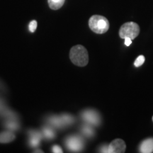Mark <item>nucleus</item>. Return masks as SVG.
<instances>
[{
	"label": "nucleus",
	"instance_id": "obj_1",
	"mask_svg": "<svg viewBox=\"0 0 153 153\" xmlns=\"http://www.w3.org/2000/svg\"><path fill=\"white\" fill-rule=\"evenodd\" d=\"M70 58L76 66L85 67L89 62V55L87 49L81 45L72 47L70 52Z\"/></svg>",
	"mask_w": 153,
	"mask_h": 153
},
{
	"label": "nucleus",
	"instance_id": "obj_20",
	"mask_svg": "<svg viewBox=\"0 0 153 153\" xmlns=\"http://www.w3.org/2000/svg\"><path fill=\"white\" fill-rule=\"evenodd\" d=\"M132 43V40L130 38H125V45L126 46H129L131 45V44Z\"/></svg>",
	"mask_w": 153,
	"mask_h": 153
},
{
	"label": "nucleus",
	"instance_id": "obj_16",
	"mask_svg": "<svg viewBox=\"0 0 153 153\" xmlns=\"http://www.w3.org/2000/svg\"><path fill=\"white\" fill-rule=\"evenodd\" d=\"M145 57L143 55H140V56L137 57L136 60H135V62H134V65L137 67H137L141 66L145 62Z\"/></svg>",
	"mask_w": 153,
	"mask_h": 153
},
{
	"label": "nucleus",
	"instance_id": "obj_4",
	"mask_svg": "<svg viewBox=\"0 0 153 153\" xmlns=\"http://www.w3.org/2000/svg\"><path fill=\"white\" fill-rule=\"evenodd\" d=\"M67 148L71 152H79L84 148V140L79 135H72L65 140Z\"/></svg>",
	"mask_w": 153,
	"mask_h": 153
},
{
	"label": "nucleus",
	"instance_id": "obj_13",
	"mask_svg": "<svg viewBox=\"0 0 153 153\" xmlns=\"http://www.w3.org/2000/svg\"><path fill=\"white\" fill-rule=\"evenodd\" d=\"M65 0H48L50 8L53 10H57L60 9L64 4Z\"/></svg>",
	"mask_w": 153,
	"mask_h": 153
},
{
	"label": "nucleus",
	"instance_id": "obj_6",
	"mask_svg": "<svg viewBox=\"0 0 153 153\" xmlns=\"http://www.w3.org/2000/svg\"><path fill=\"white\" fill-rule=\"evenodd\" d=\"M126 149V143L122 139H115L108 145V153H123Z\"/></svg>",
	"mask_w": 153,
	"mask_h": 153
},
{
	"label": "nucleus",
	"instance_id": "obj_11",
	"mask_svg": "<svg viewBox=\"0 0 153 153\" xmlns=\"http://www.w3.org/2000/svg\"><path fill=\"white\" fill-rule=\"evenodd\" d=\"M41 133L43 137L47 140H53L55 137V132L52 127L44 126L42 128Z\"/></svg>",
	"mask_w": 153,
	"mask_h": 153
},
{
	"label": "nucleus",
	"instance_id": "obj_8",
	"mask_svg": "<svg viewBox=\"0 0 153 153\" xmlns=\"http://www.w3.org/2000/svg\"><path fill=\"white\" fill-rule=\"evenodd\" d=\"M47 122L50 125L52 126L53 127L55 128H63L65 127V124L63 119L61 116H51L47 118Z\"/></svg>",
	"mask_w": 153,
	"mask_h": 153
},
{
	"label": "nucleus",
	"instance_id": "obj_21",
	"mask_svg": "<svg viewBox=\"0 0 153 153\" xmlns=\"http://www.w3.org/2000/svg\"><path fill=\"white\" fill-rule=\"evenodd\" d=\"M35 152H43V151H42L41 150H37L35 151Z\"/></svg>",
	"mask_w": 153,
	"mask_h": 153
},
{
	"label": "nucleus",
	"instance_id": "obj_14",
	"mask_svg": "<svg viewBox=\"0 0 153 153\" xmlns=\"http://www.w3.org/2000/svg\"><path fill=\"white\" fill-rule=\"evenodd\" d=\"M81 131L82 133H83L85 136H87L88 137H91L94 135V131L92 128L89 126H83L82 127Z\"/></svg>",
	"mask_w": 153,
	"mask_h": 153
},
{
	"label": "nucleus",
	"instance_id": "obj_7",
	"mask_svg": "<svg viewBox=\"0 0 153 153\" xmlns=\"http://www.w3.org/2000/svg\"><path fill=\"white\" fill-rule=\"evenodd\" d=\"M28 145L31 148H36L40 145L41 140L43 139V135L42 133L36 130H29L28 131Z\"/></svg>",
	"mask_w": 153,
	"mask_h": 153
},
{
	"label": "nucleus",
	"instance_id": "obj_19",
	"mask_svg": "<svg viewBox=\"0 0 153 153\" xmlns=\"http://www.w3.org/2000/svg\"><path fill=\"white\" fill-rule=\"evenodd\" d=\"M100 152H108V145H104L101 146L100 148Z\"/></svg>",
	"mask_w": 153,
	"mask_h": 153
},
{
	"label": "nucleus",
	"instance_id": "obj_17",
	"mask_svg": "<svg viewBox=\"0 0 153 153\" xmlns=\"http://www.w3.org/2000/svg\"><path fill=\"white\" fill-rule=\"evenodd\" d=\"M37 28V22L35 20L31 21L29 23V25H28V29H29V31L31 32V33H33L35 32V30Z\"/></svg>",
	"mask_w": 153,
	"mask_h": 153
},
{
	"label": "nucleus",
	"instance_id": "obj_3",
	"mask_svg": "<svg viewBox=\"0 0 153 153\" xmlns=\"http://www.w3.org/2000/svg\"><path fill=\"white\" fill-rule=\"evenodd\" d=\"M140 33V26L135 22H127L123 24L120 28L119 36L123 39L130 38L131 40L135 39Z\"/></svg>",
	"mask_w": 153,
	"mask_h": 153
},
{
	"label": "nucleus",
	"instance_id": "obj_12",
	"mask_svg": "<svg viewBox=\"0 0 153 153\" xmlns=\"http://www.w3.org/2000/svg\"><path fill=\"white\" fill-rule=\"evenodd\" d=\"M4 125L6 128L12 131H16L17 130H19V128H20V126H19V123L18 122L13 120L12 119L5 121Z\"/></svg>",
	"mask_w": 153,
	"mask_h": 153
},
{
	"label": "nucleus",
	"instance_id": "obj_10",
	"mask_svg": "<svg viewBox=\"0 0 153 153\" xmlns=\"http://www.w3.org/2000/svg\"><path fill=\"white\" fill-rule=\"evenodd\" d=\"M16 137L12 132L6 131L0 133V143H9L13 141Z\"/></svg>",
	"mask_w": 153,
	"mask_h": 153
},
{
	"label": "nucleus",
	"instance_id": "obj_9",
	"mask_svg": "<svg viewBox=\"0 0 153 153\" xmlns=\"http://www.w3.org/2000/svg\"><path fill=\"white\" fill-rule=\"evenodd\" d=\"M139 150L142 153L153 152V137L144 140L140 145Z\"/></svg>",
	"mask_w": 153,
	"mask_h": 153
},
{
	"label": "nucleus",
	"instance_id": "obj_22",
	"mask_svg": "<svg viewBox=\"0 0 153 153\" xmlns=\"http://www.w3.org/2000/svg\"><path fill=\"white\" fill-rule=\"evenodd\" d=\"M152 121H153V116H152Z\"/></svg>",
	"mask_w": 153,
	"mask_h": 153
},
{
	"label": "nucleus",
	"instance_id": "obj_5",
	"mask_svg": "<svg viewBox=\"0 0 153 153\" xmlns=\"http://www.w3.org/2000/svg\"><path fill=\"white\" fill-rule=\"evenodd\" d=\"M82 119L87 123L93 126H98L101 123V117L99 113L95 110L87 109L82 112Z\"/></svg>",
	"mask_w": 153,
	"mask_h": 153
},
{
	"label": "nucleus",
	"instance_id": "obj_18",
	"mask_svg": "<svg viewBox=\"0 0 153 153\" xmlns=\"http://www.w3.org/2000/svg\"><path fill=\"white\" fill-rule=\"evenodd\" d=\"M51 150H52L53 152H55V153L63 152L62 148H61L59 146V145H53V146L52 147V148H51Z\"/></svg>",
	"mask_w": 153,
	"mask_h": 153
},
{
	"label": "nucleus",
	"instance_id": "obj_15",
	"mask_svg": "<svg viewBox=\"0 0 153 153\" xmlns=\"http://www.w3.org/2000/svg\"><path fill=\"white\" fill-rule=\"evenodd\" d=\"M61 116H62V119H63V121H64L65 124V126H70L74 122V118L70 114H62L61 115Z\"/></svg>",
	"mask_w": 153,
	"mask_h": 153
},
{
	"label": "nucleus",
	"instance_id": "obj_2",
	"mask_svg": "<svg viewBox=\"0 0 153 153\" xmlns=\"http://www.w3.org/2000/svg\"><path fill=\"white\" fill-rule=\"evenodd\" d=\"M89 26L94 33L103 34L108 31L109 28V22L106 17L101 15H94L89 19Z\"/></svg>",
	"mask_w": 153,
	"mask_h": 153
}]
</instances>
